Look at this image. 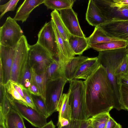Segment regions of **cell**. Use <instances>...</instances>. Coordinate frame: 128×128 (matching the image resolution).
I'll return each mask as SVG.
<instances>
[{
    "label": "cell",
    "instance_id": "cell-18",
    "mask_svg": "<svg viewBox=\"0 0 128 128\" xmlns=\"http://www.w3.org/2000/svg\"><path fill=\"white\" fill-rule=\"evenodd\" d=\"M86 19L90 25L97 27L105 21L99 9L93 1H88L86 14Z\"/></svg>",
    "mask_w": 128,
    "mask_h": 128
},
{
    "label": "cell",
    "instance_id": "cell-35",
    "mask_svg": "<svg viewBox=\"0 0 128 128\" xmlns=\"http://www.w3.org/2000/svg\"><path fill=\"white\" fill-rule=\"evenodd\" d=\"M32 75L29 63L24 70L19 83L24 86L27 82H31Z\"/></svg>",
    "mask_w": 128,
    "mask_h": 128
},
{
    "label": "cell",
    "instance_id": "cell-1",
    "mask_svg": "<svg viewBox=\"0 0 128 128\" xmlns=\"http://www.w3.org/2000/svg\"><path fill=\"white\" fill-rule=\"evenodd\" d=\"M86 104L89 118L109 112L114 108V91L105 69L100 65L84 81Z\"/></svg>",
    "mask_w": 128,
    "mask_h": 128
},
{
    "label": "cell",
    "instance_id": "cell-12",
    "mask_svg": "<svg viewBox=\"0 0 128 128\" xmlns=\"http://www.w3.org/2000/svg\"><path fill=\"white\" fill-rule=\"evenodd\" d=\"M59 11L61 19L70 34L86 37L80 25L77 14L72 8L62 10Z\"/></svg>",
    "mask_w": 128,
    "mask_h": 128
},
{
    "label": "cell",
    "instance_id": "cell-28",
    "mask_svg": "<svg viewBox=\"0 0 128 128\" xmlns=\"http://www.w3.org/2000/svg\"><path fill=\"white\" fill-rule=\"evenodd\" d=\"M4 86L7 95L10 100L28 106L25 100L14 88L10 80L4 84Z\"/></svg>",
    "mask_w": 128,
    "mask_h": 128
},
{
    "label": "cell",
    "instance_id": "cell-46",
    "mask_svg": "<svg viewBox=\"0 0 128 128\" xmlns=\"http://www.w3.org/2000/svg\"><path fill=\"white\" fill-rule=\"evenodd\" d=\"M88 128H93L92 126L90 125Z\"/></svg>",
    "mask_w": 128,
    "mask_h": 128
},
{
    "label": "cell",
    "instance_id": "cell-2",
    "mask_svg": "<svg viewBox=\"0 0 128 128\" xmlns=\"http://www.w3.org/2000/svg\"><path fill=\"white\" fill-rule=\"evenodd\" d=\"M128 54L127 48L99 52L97 57L100 65L106 70L114 94V108L121 110L119 103V85L118 84L116 71L124 56Z\"/></svg>",
    "mask_w": 128,
    "mask_h": 128
},
{
    "label": "cell",
    "instance_id": "cell-43",
    "mask_svg": "<svg viewBox=\"0 0 128 128\" xmlns=\"http://www.w3.org/2000/svg\"><path fill=\"white\" fill-rule=\"evenodd\" d=\"M0 128H6L5 122V118L0 111Z\"/></svg>",
    "mask_w": 128,
    "mask_h": 128
},
{
    "label": "cell",
    "instance_id": "cell-26",
    "mask_svg": "<svg viewBox=\"0 0 128 128\" xmlns=\"http://www.w3.org/2000/svg\"><path fill=\"white\" fill-rule=\"evenodd\" d=\"M75 0H44L43 4L48 10L58 11L72 8Z\"/></svg>",
    "mask_w": 128,
    "mask_h": 128
},
{
    "label": "cell",
    "instance_id": "cell-32",
    "mask_svg": "<svg viewBox=\"0 0 128 128\" xmlns=\"http://www.w3.org/2000/svg\"><path fill=\"white\" fill-rule=\"evenodd\" d=\"M90 124L91 121L89 118L85 120L72 119L68 125L64 127L59 125L58 128H88Z\"/></svg>",
    "mask_w": 128,
    "mask_h": 128
},
{
    "label": "cell",
    "instance_id": "cell-19",
    "mask_svg": "<svg viewBox=\"0 0 128 128\" xmlns=\"http://www.w3.org/2000/svg\"><path fill=\"white\" fill-rule=\"evenodd\" d=\"M70 46L76 55L79 56L90 48L87 38L73 35L71 34L68 40Z\"/></svg>",
    "mask_w": 128,
    "mask_h": 128
},
{
    "label": "cell",
    "instance_id": "cell-23",
    "mask_svg": "<svg viewBox=\"0 0 128 128\" xmlns=\"http://www.w3.org/2000/svg\"><path fill=\"white\" fill-rule=\"evenodd\" d=\"M47 82L64 77L62 63L55 60L51 63L46 71Z\"/></svg>",
    "mask_w": 128,
    "mask_h": 128
},
{
    "label": "cell",
    "instance_id": "cell-27",
    "mask_svg": "<svg viewBox=\"0 0 128 128\" xmlns=\"http://www.w3.org/2000/svg\"><path fill=\"white\" fill-rule=\"evenodd\" d=\"M70 92L63 94L60 102V106L59 112L58 120L62 118L70 121L71 119L72 110L69 102Z\"/></svg>",
    "mask_w": 128,
    "mask_h": 128
},
{
    "label": "cell",
    "instance_id": "cell-45",
    "mask_svg": "<svg viewBox=\"0 0 128 128\" xmlns=\"http://www.w3.org/2000/svg\"><path fill=\"white\" fill-rule=\"evenodd\" d=\"M115 128H122V126L120 124H118L117 126Z\"/></svg>",
    "mask_w": 128,
    "mask_h": 128
},
{
    "label": "cell",
    "instance_id": "cell-15",
    "mask_svg": "<svg viewBox=\"0 0 128 128\" xmlns=\"http://www.w3.org/2000/svg\"><path fill=\"white\" fill-rule=\"evenodd\" d=\"M100 66L97 57L89 58L80 66L74 75V80L82 79L86 80Z\"/></svg>",
    "mask_w": 128,
    "mask_h": 128
},
{
    "label": "cell",
    "instance_id": "cell-36",
    "mask_svg": "<svg viewBox=\"0 0 128 128\" xmlns=\"http://www.w3.org/2000/svg\"><path fill=\"white\" fill-rule=\"evenodd\" d=\"M23 92L24 99L26 100L28 106L36 110L32 94L29 92L27 88L25 87L23 90Z\"/></svg>",
    "mask_w": 128,
    "mask_h": 128
},
{
    "label": "cell",
    "instance_id": "cell-25",
    "mask_svg": "<svg viewBox=\"0 0 128 128\" xmlns=\"http://www.w3.org/2000/svg\"><path fill=\"white\" fill-rule=\"evenodd\" d=\"M50 16L51 20L60 34L65 40L68 41L71 34L66 28L58 11L53 10Z\"/></svg>",
    "mask_w": 128,
    "mask_h": 128
},
{
    "label": "cell",
    "instance_id": "cell-20",
    "mask_svg": "<svg viewBox=\"0 0 128 128\" xmlns=\"http://www.w3.org/2000/svg\"><path fill=\"white\" fill-rule=\"evenodd\" d=\"M22 118L16 110L12 108L5 118L6 128H26Z\"/></svg>",
    "mask_w": 128,
    "mask_h": 128
},
{
    "label": "cell",
    "instance_id": "cell-17",
    "mask_svg": "<svg viewBox=\"0 0 128 128\" xmlns=\"http://www.w3.org/2000/svg\"><path fill=\"white\" fill-rule=\"evenodd\" d=\"M59 50L58 60L62 63L76 55L72 49L68 41L65 40L61 36L53 23Z\"/></svg>",
    "mask_w": 128,
    "mask_h": 128
},
{
    "label": "cell",
    "instance_id": "cell-22",
    "mask_svg": "<svg viewBox=\"0 0 128 128\" xmlns=\"http://www.w3.org/2000/svg\"><path fill=\"white\" fill-rule=\"evenodd\" d=\"M126 41L119 40L105 42L89 46L90 48L98 52L126 48Z\"/></svg>",
    "mask_w": 128,
    "mask_h": 128
},
{
    "label": "cell",
    "instance_id": "cell-6",
    "mask_svg": "<svg viewBox=\"0 0 128 128\" xmlns=\"http://www.w3.org/2000/svg\"><path fill=\"white\" fill-rule=\"evenodd\" d=\"M24 35L16 21L8 16L0 27V45L15 49Z\"/></svg>",
    "mask_w": 128,
    "mask_h": 128
},
{
    "label": "cell",
    "instance_id": "cell-44",
    "mask_svg": "<svg viewBox=\"0 0 128 128\" xmlns=\"http://www.w3.org/2000/svg\"><path fill=\"white\" fill-rule=\"evenodd\" d=\"M41 128H55V126L53 122L51 120L47 123L46 124Z\"/></svg>",
    "mask_w": 128,
    "mask_h": 128
},
{
    "label": "cell",
    "instance_id": "cell-40",
    "mask_svg": "<svg viewBox=\"0 0 128 128\" xmlns=\"http://www.w3.org/2000/svg\"><path fill=\"white\" fill-rule=\"evenodd\" d=\"M11 81L15 88L24 99L23 91L25 87L19 82L12 80H11Z\"/></svg>",
    "mask_w": 128,
    "mask_h": 128
},
{
    "label": "cell",
    "instance_id": "cell-9",
    "mask_svg": "<svg viewBox=\"0 0 128 128\" xmlns=\"http://www.w3.org/2000/svg\"><path fill=\"white\" fill-rule=\"evenodd\" d=\"M10 100L12 108L33 126L41 128L47 124V118L37 110L16 101Z\"/></svg>",
    "mask_w": 128,
    "mask_h": 128
},
{
    "label": "cell",
    "instance_id": "cell-31",
    "mask_svg": "<svg viewBox=\"0 0 128 128\" xmlns=\"http://www.w3.org/2000/svg\"><path fill=\"white\" fill-rule=\"evenodd\" d=\"M32 97L36 110L46 118L49 117L44 101L40 96L32 95Z\"/></svg>",
    "mask_w": 128,
    "mask_h": 128
},
{
    "label": "cell",
    "instance_id": "cell-33",
    "mask_svg": "<svg viewBox=\"0 0 128 128\" xmlns=\"http://www.w3.org/2000/svg\"><path fill=\"white\" fill-rule=\"evenodd\" d=\"M19 0H10L6 3L0 6V19L7 12L15 10Z\"/></svg>",
    "mask_w": 128,
    "mask_h": 128
},
{
    "label": "cell",
    "instance_id": "cell-38",
    "mask_svg": "<svg viewBox=\"0 0 128 128\" xmlns=\"http://www.w3.org/2000/svg\"><path fill=\"white\" fill-rule=\"evenodd\" d=\"M118 84L119 85L124 84L128 85V72L116 76Z\"/></svg>",
    "mask_w": 128,
    "mask_h": 128
},
{
    "label": "cell",
    "instance_id": "cell-37",
    "mask_svg": "<svg viewBox=\"0 0 128 128\" xmlns=\"http://www.w3.org/2000/svg\"><path fill=\"white\" fill-rule=\"evenodd\" d=\"M111 4L120 8L128 9V0H110Z\"/></svg>",
    "mask_w": 128,
    "mask_h": 128
},
{
    "label": "cell",
    "instance_id": "cell-4",
    "mask_svg": "<svg viewBox=\"0 0 128 128\" xmlns=\"http://www.w3.org/2000/svg\"><path fill=\"white\" fill-rule=\"evenodd\" d=\"M29 45L24 35L15 49L11 68L10 80L19 82L22 72L28 64Z\"/></svg>",
    "mask_w": 128,
    "mask_h": 128
},
{
    "label": "cell",
    "instance_id": "cell-29",
    "mask_svg": "<svg viewBox=\"0 0 128 128\" xmlns=\"http://www.w3.org/2000/svg\"><path fill=\"white\" fill-rule=\"evenodd\" d=\"M109 112L100 113L89 118L90 125L93 128H105L106 123L110 116Z\"/></svg>",
    "mask_w": 128,
    "mask_h": 128
},
{
    "label": "cell",
    "instance_id": "cell-11",
    "mask_svg": "<svg viewBox=\"0 0 128 128\" xmlns=\"http://www.w3.org/2000/svg\"><path fill=\"white\" fill-rule=\"evenodd\" d=\"M97 27L111 38L125 41L128 39V20L106 21Z\"/></svg>",
    "mask_w": 128,
    "mask_h": 128
},
{
    "label": "cell",
    "instance_id": "cell-16",
    "mask_svg": "<svg viewBox=\"0 0 128 128\" xmlns=\"http://www.w3.org/2000/svg\"><path fill=\"white\" fill-rule=\"evenodd\" d=\"M44 0H25L19 7L13 18L16 21L25 22L36 8L43 4Z\"/></svg>",
    "mask_w": 128,
    "mask_h": 128
},
{
    "label": "cell",
    "instance_id": "cell-5",
    "mask_svg": "<svg viewBox=\"0 0 128 128\" xmlns=\"http://www.w3.org/2000/svg\"><path fill=\"white\" fill-rule=\"evenodd\" d=\"M68 81L62 77L47 82L45 103L49 116L59 112L64 88Z\"/></svg>",
    "mask_w": 128,
    "mask_h": 128
},
{
    "label": "cell",
    "instance_id": "cell-14",
    "mask_svg": "<svg viewBox=\"0 0 128 128\" xmlns=\"http://www.w3.org/2000/svg\"><path fill=\"white\" fill-rule=\"evenodd\" d=\"M15 49L0 45V59L4 74V84L10 79L11 68Z\"/></svg>",
    "mask_w": 128,
    "mask_h": 128
},
{
    "label": "cell",
    "instance_id": "cell-30",
    "mask_svg": "<svg viewBox=\"0 0 128 128\" xmlns=\"http://www.w3.org/2000/svg\"><path fill=\"white\" fill-rule=\"evenodd\" d=\"M119 103L121 110H128V85H119Z\"/></svg>",
    "mask_w": 128,
    "mask_h": 128
},
{
    "label": "cell",
    "instance_id": "cell-8",
    "mask_svg": "<svg viewBox=\"0 0 128 128\" xmlns=\"http://www.w3.org/2000/svg\"><path fill=\"white\" fill-rule=\"evenodd\" d=\"M37 43L46 50L55 59L58 60L59 50L56 38L51 20L46 22L38 34Z\"/></svg>",
    "mask_w": 128,
    "mask_h": 128
},
{
    "label": "cell",
    "instance_id": "cell-47",
    "mask_svg": "<svg viewBox=\"0 0 128 128\" xmlns=\"http://www.w3.org/2000/svg\"><path fill=\"white\" fill-rule=\"evenodd\" d=\"M126 48H127L128 50V44Z\"/></svg>",
    "mask_w": 128,
    "mask_h": 128
},
{
    "label": "cell",
    "instance_id": "cell-13",
    "mask_svg": "<svg viewBox=\"0 0 128 128\" xmlns=\"http://www.w3.org/2000/svg\"><path fill=\"white\" fill-rule=\"evenodd\" d=\"M89 58L80 55L70 58L62 63L64 77L70 82L81 64Z\"/></svg>",
    "mask_w": 128,
    "mask_h": 128
},
{
    "label": "cell",
    "instance_id": "cell-41",
    "mask_svg": "<svg viewBox=\"0 0 128 128\" xmlns=\"http://www.w3.org/2000/svg\"><path fill=\"white\" fill-rule=\"evenodd\" d=\"M118 124V123L110 116L106 123L105 128H115Z\"/></svg>",
    "mask_w": 128,
    "mask_h": 128
},
{
    "label": "cell",
    "instance_id": "cell-48",
    "mask_svg": "<svg viewBox=\"0 0 128 128\" xmlns=\"http://www.w3.org/2000/svg\"><path fill=\"white\" fill-rule=\"evenodd\" d=\"M126 41L128 42V39L126 40Z\"/></svg>",
    "mask_w": 128,
    "mask_h": 128
},
{
    "label": "cell",
    "instance_id": "cell-34",
    "mask_svg": "<svg viewBox=\"0 0 128 128\" xmlns=\"http://www.w3.org/2000/svg\"><path fill=\"white\" fill-rule=\"evenodd\" d=\"M128 72V54L123 58L119 66L115 73L116 76L123 73Z\"/></svg>",
    "mask_w": 128,
    "mask_h": 128
},
{
    "label": "cell",
    "instance_id": "cell-21",
    "mask_svg": "<svg viewBox=\"0 0 128 128\" xmlns=\"http://www.w3.org/2000/svg\"><path fill=\"white\" fill-rule=\"evenodd\" d=\"M30 70L32 75L31 82L35 84L37 86L40 97L45 102L47 82L46 72L40 74H38L31 67Z\"/></svg>",
    "mask_w": 128,
    "mask_h": 128
},
{
    "label": "cell",
    "instance_id": "cell-24",
    "mask_svg": "<svg viewBox=\"0 0 128 128\" xmlns=\"http://www.w3.org/2000/svg\"><path fill=\"white\" fill-rule=\"evenodd\" d=\"M87 38L89 46L91 44L120 40L108 36L98 27H95L92 33Z\"/></svg>",
    "mask_w": 128,
    "mask_h": 128
},
{
    "label": "cell",
    "instance_id": "cell-3",
    "mask_svg": "<svg viewBox=\"0 0 128 128\" xmlns=\"http://www.w3.org/2000/svg\"><path fill=\"white\" fill-rule=\"evenodd\" d=\"M70 82L69 102L72 110L71 119L87 120L89 118L86 104L84 82L74 79Z\"/></svg>",
    "mask_w": 128,
    "mask_h": 128
},
{
    "label": "cell",
    "instance_id": "cell-39",
    "mask_svg": "<svg viewBox=\"0 0 128 128\" xmlns=\"http://www.w3.org/2000/svg\"><path fill=\"white\" fill-rule=\"evenodd\" d=\"M30 86L27 89L30 93L34 96H40V94L37 86L33 82H31Z\"/></svg>",
    "mask_w": 128,
    "mask_h": 128
},
{
    "label": "cell",
    "instance_id": "cell-10",
    "mask_svg": "<svg viewBox=\"0 0 128 128\" xmlns=\"http://www.w3.org/2000/svg\"><path fill=\"white\" fill-rule=\"evenodd\" d=\"M105 22L128 20V9L120 8L112 5L110 0H92Z\"/></svg>",
    "mask_w": 128,
    "mask_h": 128
},
{
    "label": "cell",
    "instance_id": "cell-7",
    "mask_svg": "<svg viewBox=\"0 0 128 128\" xmlns=\"http://www.w3.org/2000/svg\"><path fill=\"white\" fill-rule=\"evenodd\" d=\"M55 60L37 43L29 45V64L37 74H40L45 72L49 64Z\"/></svg>",
    "mask_w": 128,
    "mask_h": 128
},
{
    "label": "cell",
    "instance_id": "cell-42",
    "mask_svg": "<svg viewBox=\"0 0 128 128\" xmlns=\"http://www.w3.org/2000/svg\"><path fill=\"white\" fill-rule=\"evenodd\" d=\"M70 121L64 118H61L58 120L57 126L60 125L61 127L66 126L69 124Z\"/></svg>",
    "mask_w": 128,
    "mask_h": 128
},
{
    "label": "cell",
    "instance_id": "cell-49",
    "mask_svg": "<svg viewBox=\"0 0 128 128\" xmlns=\"http://www.w3.org/2000/svg\"></svg>",
    "mask_w": 128,
    "mask_h": 128
}]
</instances>
